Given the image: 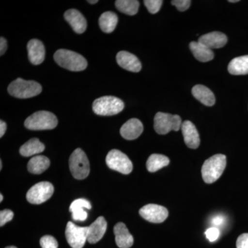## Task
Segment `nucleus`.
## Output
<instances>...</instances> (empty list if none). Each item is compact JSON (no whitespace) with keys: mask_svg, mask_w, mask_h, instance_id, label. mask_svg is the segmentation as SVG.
I'll return each mask as SVG.
<instances>
[{"mask_svg":"<svg viewBox=\"0 0 248 248\" xmlns=\"http://www.w3.org/2000/svg\"><path fill=\"white\" fill-rule=\"evenodd\" d=\"M14 213L11 210H1L0 212V226L2 227L6 224L7 222L11 221L14 218Z\"/></svg>","mask_w":248,"mask_h":248,"instance_id":"obj_32","label":"nucleus"},{"mask_svg":"<svg viewBox=\"0 0 248 248\" xmlns=\"http://www.w3.org/2000/svg\"><path fill=\"white\" fill-rule=\"evenodd\" d=\"M145 6L147 9L152 14H155L159 12L161 6H162L163 1L161 0H145Z\"/></svg>","mask_w":248,"mask_h":248,"instance_id":"obj_29","label":"nucleus"},{"mask_svg":"<svg viewBox=\"0 0 248 248\" xmlns=\"http://www.w3.org/2000/svg\"><path fill=\"white\" fill-rule=\"evenodd\" d=\"M228 72L234 76L248 74V55L234 58L228 67Z\"/></svg>","mask_w":248,"mask_h":248,"instance_id":"obj_23","label":"nucleus"},{"mask_svg":"<svg viewBox=\"0 0 248 248\" xmlns=\"http://www.w3.org/2000/svg\"><path fill=\"white\" fill-rule=\"evenodd\" d=\"M55 61L59 66L71 71H82L87 67L86 59L76 52L60 49L54 55Z\"/></svg>","mask_w":248,"mask_h":248,"instance_id":"obj_2","label":"nucleus"},{"mask_svg":"<svg viewBox=\"0 0 248 248\" xmlns=\"http://www.w3.org/2000/svg\"><path fill=\"white\" fill-rule=\"evenodd\" d=\"M192 94L194 97L200 101L203 105L213 107L215 104V94L206 86L203 85H196L192 89Z\"/></svg>","mask_w":248,"mask_h":248,"instance_id":"obj_21","label":"nucleus"},{"mask_svg":"<svg viewBox=\"0 0 248 248\" xmlns=\"http://www.w3.org/2000/svg\"><path fill=\"white\" fill-rule=\"evenodd\" d=\"M54 187L50 182H42L29 189L27 194L28 202L32 204L45 203L52 197Z\"/></svg>","mask_w":248,"mask_h":248,"instance_id":"obj_9","label":"nucleus"},{"mask_svg":"<svg viewBox=\"0 0 248 248\" xmlns=\"http://www.w3.org/2000/svg\"><path fill=\"white\" fill-rule=\"evenodd\" d=\"M7 50V41L4 37L0 38V55L2 56Z\"/></svg>","mask_w":248,"mask_h":248,"instance_id":"obj_35","label":"nucleus"},{"mask_svg":"<svg viewBox=\"0 0 248 248\" xmlns=\"http://www.w3.org/2000/svg\"><path fill=\"white\" fill-rule=\"evenodd\" d=\"M205 236L210 242H215L220 236V231L218 228L212 227L205 232Z\"/></svg>","mask_w":248,"mask_h":248,"instance_id":"obj_31","label":"nucleus"},{"mask_svg":"<svg viewBox=\"0 0 248 248\" xmlns=\"http://www.w3.org/2000/svg\"><path fill=\"white\" fill-rule=\"evenodd\" d=\"M6 248H17L15 247V246H9V247H6Z\"/></svg>","mask_w":248,"mask_h":248,"instance_id":"obj_42","label":"nucleus"},{"mask_svg":"<svg viewBox=\"0 0 248 248\" xmlns=\"http://www.w3.org/2000/svg\"><path fill=\"white\" fill-rule=\"evenodd\" d=\"M190 49L195 58L200 62L211 61L215 57L213 50L205 46L200 42H190Z\"/></svg>","mask_w":248,"mask_h":248,"instance_id":"obj_22","label":"nucleus"},{"mask_svg":"<svg viewBox=\"0 0 248 248\" xmlns=\"http://www.w3.org/2000/svg\"><path fill=\"white\" fill-rule=\"evenodd\" d=\"M124 103L122 99L112 96H104L94 100L93 110L98 115L112 116L124 110Z\"/></svg>","mask_w":248,"mask_h":248,"instance_id":"obj_5","label":"nucleus"},{"mask_svg":"<svg viewBox=\"0 0 248 248\" xmlns=\"http://www.w3.org/2000/svg\"><path fill=\"white\" fill-rule=\"evenodd\" d=\"M115 242L120 248H130L133 245V236L129 232L126 226L123 223H118L114 227Z\"/></svg>","mask_w":248,"mask_h":248,"instance_id":"obj_19","label":"nucleus"},{"mask_svg":"<svg viewBox=\"0 0 248 248\" xmlns=\"http://www.w3.org/2000/svg\"><path fill=\"white\" fill-rule=\"evenodd\" d=\"M6 130V124L5 123L4 121H0V138H2L4 136Z\"/></svg>","mask_w":248,"mask_h":248,"instance_id":"obj_37","label":"nucleus"},{"mask_svg":"<svg viewBox=\"0 0 248 248\" xmlns=\"http://www.w3.org/2000/svg\"><path fill=\"white\" fill-rule=\"evenodd\" d=\"M213 224L214 227L221 226L224 223L225 219L224 217L221 216V215H217V217H214L213 218Z\"/></svg>","mask_w":248,"mask_h":248,"instance_id":"obj_36","label":"nucleus"},{"mask_svg":"<svg viewBox=\"0 0 248 248\" xmlns=\"http://www.w3.org/2000/svg\"><path fill=\"white\" fill-rule=\"evenodd\" d=\"M226 167V155L217 154L205 160L202 168L204 182L208 184L216 182L221 177Z\"/></svg>","mask_w":248,"mask_h":248,"instance_id":"obj_1","label":"nucleus"},{"mask_svg":"<svg viewBox=\"0 0 248 248\" xmlns=\"http://www.w3.org/2000/svg\"><path fill=\"white\" fill-rule=\"evenodd\" d=\"M181 129L187 146L191 149H197L200 145V137L195 125L187 120L183 122Z\"/></svg>","mask_w":248,"mask_h":248,"instance_id":"obj_12","label":"nucleus"},{"mask_svg":"<svg viewBox=\"0 0 248 248\" xmlns=\"http://www.w3.org/2000/svg\"><path fill=\"white\" fill-rule=\"evenodd\" d=\"M58 120L56 116L48 111H38L28 117L24 125L29 130H51L58 125Z\"/></svg>","mask_w":248,"mask_h":248,"instance_id":"obj_4","label":"nucleus"},{"mask_svg":"<svg viewBox=\"0 0 248 248\" xmlns=\"http://www.w3.org/2000/svg\"><path fill=\"white\" fill-rule=\"evenodd\" d=\"M115 6L120 12L128 16H135L138 14L140 2L137 0H117Z\"/></svg>","mask_w":248,"mask_h":248,"instance_id":"obj_28","label":"nucleus"},{"mask_svg":"<svg viewBox=\"0 0 248 248\" xmlns=\"http://www.w3.org/2000/svg\"><path fill=\"white\" fill-rule=\"evenodd\" d=\"M143 124L138 119H130L122 125L120 134L127 140H134L138 138L143 133Z\"/></svg>","mask_w":248,"mask_h":248,"instance_id":"obj_16","label":"nucleus"},{"mask_svg":"<svg viewBox=\"0 0 248 248\" xmlns=\"http://www.w3.org/2000/svg\"><path fill=\"white\" fill-rule=\"evenodd\" d=\"M170 159L168 156L160 154H153L149 156L146 162V168L151 172H155L169 166Z\"/></svg>","mask_w":248,"mask_h":248,"instance_id":"obj_27","label":"nucleus"},{"mask_svg":"<svg viewBox=\"0 0 248 248\" xmlns=\"http://www.w3.org/2000/svg\"><path fill=\"white\" fill-rule=\"evenodd\" d=\"M45 145L38 139L32 138L21 147L19 153L23 156L28 157L32 155L40 154L45 151Z\"/></svg>","mask_w":248,"mask_h":248,"instance_id":"obj_25","label":"nucleus"},{"mask_svg":"<svg viewBox=\"0 0 248 248\" xmlns=\"http://www.w3.org/2000/svg\"><path fill=\"white\" fill-rule=\"evenodd\" d=\"M198 42L213 50L214 48H220L224 46L228 42V37L223 32L215 31L202 35L199 39Z\"/></svg>","mask_w":248,"mask_h":248,"instance_id":"obj_18","label":"nucleus"},{"mask_svg":"<svg viewBox=\"0 0 248 248\" xmlns=\"http://www.w3.org/2000/svg\"><path fill=\"white\" fill-rule=\"evenodd\" d=\"M50 166V160L43 155L31 158L28 164V170L32 174H40L46 170Z\"/></svg>","mask_w":248,"mask_h":248,"instance_id":"obj_24","label":"nucleus"},{"mask_svg":"<svg viewBox=\"0 0 248 248\" xmlns=\"http://www.w3.org/2000/svg\"><path fill=\"white\" fill-rule=\"evenodd\" d=\"M29 61L34 65H39L45 59V48L43 43L38 40H31L27 45Z\"/></svg>","mask_w":248,"mask_h":248,"instance_id":"obj_15","label":"nucleus"},{"mask_svg":"<svg viewBox=\"0 0 248 248\" xmlns=\"http://www.w3.org/2000/svg\"><path fill=\"white\" fill-rule=\"evenodd\" d=\"M3 199H4V197H3V195L1 194V195H0V202H2Z\"/></svg>","mask_w":248,"mask_h":248,"instance_id":"obj_40","label":"nucleus"},{"mask_svg":"<svg viewBox=\"0 0 248 248\" xmlns=\"http://www.w3.org/2000/svg\"><path fill=\"white\" fill-rule=\"evenodd\" d=\"M2 169V162H1V161H0V170Z\"/></svg>","mask_w":248,"mask_h":248,"instance_id":"obj_41","label":"nucleus"},{"mask_svg":"<svg viewBox=\"0 0 248 248\" xmlns=\"http://www.w3.org/2000/svg\"><path fill=\"white\" fill-rule=\"evenodd\" d=\"M236 248H248V233L240 235L236 240Z\"/></svg>","mask_w":248,"mask_h":248,"instance_id":"obj_34","label":"nucleus"},{"mask_svg":"<svg viewBox=\"0 0 248 248\" xmlns=\"http://www.w3.org/2000/svg\"><path fill=\"white\" fill-rule=\"evenodd\" d=\"M40 245L42 248H58V241L50 235H46L41 238Z\"/></svg>","mask_w":248,"mask_h":248,"instance_id":"obj_30","label":"nucleus"},{"mask_svg":"<svg viewBox=\"0 0 248 248\" xmlns=\"http://www.w3.org/2000/svg\"><path fill=\"white\" fill-rule=\"evenodd\" d=\"M42 87L35 81H27L18 78L11 83L8 91L11 95L19 99H28L35 97L42 93Z\"/></svg>","mask_w":248,"mask_h":248,"instance_id":"obj_3","label":"nucleus"},{"mask_svg":"<svg viewBox=\"0 0 248 248\" xmlns=\"http://www.w3.org/2000/svg\"><path fill=\"white\" fill-rule=\"evenodd\" d=\"M70 170L73 177L79 180L86 179L90 173V164L86 153L81 148H77L69 159Z\"/></svg>","mask_w":248,"mask_h":248,"instance_id":"obj_6","label":"nucleus"},{"mask_svg":"<svg viewBox=\"0 0 248 248\" xmlns=\"http://www.w3.org/2000/svg\"><path fill=\"white\" fill-rule=\"evenodd\" d=\"M173 6H175L179 11H185L190 6V0H173L171 1Z\"/></svg>","mask_w":248,"mask_h":248,"instance_id":"obj_33","label":"nucleus"},{"mask_svg":"<svg viewBox=\"0 0 248 248\" xmlns=\"http://www.w3.org/2000/svg\"><path fill=\"white\" fill-rule=\"evenodd\" d=\"M229 2H231V3H236V2H238V1H239V0H229Z\"/></svg>","mask_w":248,"mask_h":248,"instance_id":"obj_39","label":"nucleus"},{"mask_svg":"<svg viewBox=\"0 0 248 248\" xmlns=\"http://www.w3.org/2000/svg\"><path fill=\"white\" fill-rule=\"evenodd\" d=\"M107 229V222L104 217H98L92 224L88 227V241L96 244L102 239Z\"/></svg>","mask_w":248,"mask_h":248,"instance_id":"obj_14","label":"nucleus"},{"mask_svg":"<svg viewBox=\"0 0 248 248\" xmlns=\"http://www.w3.org/2000/svg\"><path fill=\"white\" fill-rule=\"evenodd\" d=\"M66 238L73 248H82L88 241V227H80L69 221L67 223Z\"/></svg>","mask_w":248,"mask_h":248,"instance_id":"obj_10","label":"nucleus"},{"mask_svg":"<svg viewBox=\"0 0 248 248\" xmlns=\"http://www.w3.org/2000/svg\"><path fill=\"white\" fill-rule=\"evenodd\" d=\"M118 22V17L115 13L108 11L104 13L99 19V27L104 32L110 33L113 32Z\"/></svg>","mask_w":248,"mask_h":248,"instance_id":"obj_26","label":"nucleus"},{"mask_svg":"<svg viewBox=\"0 0 248 248\" xmlns=\"http://www.w3.org/2000/svg\"><path fill=\"white\" fill-rule=\"evenodd\" d=\"M88 2H89L90 4H96V3L98 2L97 0H93V1H91V0H90V1H88Z\"/></svg>","mask_w":248,"mask_h":248,"instance_id":"obj_38","label":"nucleus"},{"mask_svg":"<svg viewBox=\"0 0 248 248\" xmlns=\"http://www.w3.org/2000/svg\"><path fill=\"white\" fill-rule=\"evenodd\" d=\"M182 122L180 116L157 112L154 119V128L156 133L166 135L170 132L179 131L182 128Z\"/></svg>","mask_w":248,"mask_h":248,"instance_id":"obj_7","label":"nucleus"},{"mask_svg":"<svg viewBox=\"0 0 248 248\" xmlns=\"http://www.w3.org/2000/svg\"><path fill=\"white\" fill-rule=\"evenodd\" d=\"M169 210L156 204H148L140 210V215L146 221L161 223L169 217Z\"/></svg>","mask_w":248,"mask_h":248,"instance_id":"obj_11","label":"nucleus"},{"mask_svg":"<svg viewBox=\"0 0 248 248\" xmlns=\"http://www.w3.org/2000/svg\"><path fill=\"white\" fill-rule=\"evenodd\" d=\"M117 63L126 71L138 73L141 71V63L133 54L127 51H120L117 55Z\"/></svg>","mask_w":248,"mask_h":248,"instance_id":"obj_13","label":"nucleus"},{"mask_svg":"<svg viewBox=\"0 0 248 248\" xmlns=\"http://www.w3.org/2000/svg\"><path fill=\"white\" fill-rule=\"evenodd\" d=\"M67 22L73 28V31L78 34L85 32L87 28V22L83 15L76 9H70L64 14Z\"/></svg>","mask_w":248,"mask_h":248,"instance_id":"obj_17","label":"nucleus"},{"mask_svg":"<svg viewBox=\"0 0 248 248\" xmlns=\"http://www.w3.org/2000/svg\"><path fill=\"white\" fill-rule=\"evenodd\" d=\"M85 209H91V204L85 199H78L71 203L69 210L75 221H84L88 217V213Z\"/></svg>","mask_w":248,"mask_h":248,"instance_id":"obj_20","label":"nucleus"},{"mask_svg":"<svg viewBox=\"0 0 248 248\" xmlns=\"http://www.w3.org/2000/svg\"><path fill=\"white\" fill-rule=\"evenodd\" d=\"M107 166L110 169L124 174H128L133 169V164L126 155L118 150H112L107 156Z\"/></svg>","mask_w":248,"mask_h":248,"instance_id":"obj_8","label":"nucleus"}]
</instances>
